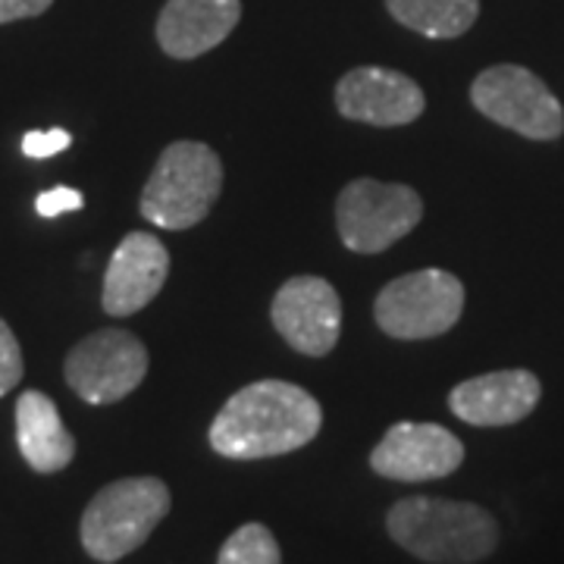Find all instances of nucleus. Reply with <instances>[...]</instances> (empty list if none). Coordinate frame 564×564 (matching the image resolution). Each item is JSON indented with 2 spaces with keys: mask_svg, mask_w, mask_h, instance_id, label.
<instances>
[{
  "mask_svg": "<svg viewBox=\"0 0 564 564\" xmlns=\"http://www.w3.org/2000/svg\"><path fill=\"white\" fill-rule=\"evenodd\" d=\"M321 402L295 383L261 380L239 389L210 423V448L232 462H261L299 452L317 440Z\"/></svg>",
  "mask_w": 564,
  "mask_h": 564,
  "instance_id": "f257e3e1",
  "label": "nucleus"
},
{
  "mask_svg": "<svg viewBox=\"0 0 564 564\" xmlns=\"http://www.w3.org/2000/svg\"><path fill=\"white\" fill-rule=\"evenodd\" d=\"M386 530L404 552L426 564H474L499 545L496 518L474 502L408 496L386 514Z\"/></svg>",
  "mask_w": 564,
  "mask_h": 564,
  "instance_id": "f03ea898",
  "label": "nucleus"
},
{
  "mask_svg": "<svg viewBox=\"0 0 564 564\" xmlns=\"http://www.w3.org/2000/svg\"><path fill=\"white\" fill-rule=\"evenodd\" d=\"M223 192V161L204 141L163 148L141 192V217L161 229H192L210 214Z\"/></svg>",
  "mask_w": 564,
  "mask_h": 564,
  "instance_id": "7ed1b4c3",
  "label": "nucleus"
},
{
  "mask_svg": "<svg viewBox=\"0 0 564 564\" xmlns=\"http://www.w3.org/2000/svg\"><path fill=\"white\" fill-rule=\"evenodd\" d=\"M170 511V489L158 477H126L107 484L82 514V545L101 564L135 552Z\"/></svg>",
  "mask_w": 564,
  "mask_h": 564,
  "instance_id": "20e7f679",
  "label": "nucleus"
},
{
  "mask_svg": "<svg viewBox=\"0 0 564 564\" xmlns=\"http://www.w3.org/2000/svg\"><path fill=\"white\" fill-rule=\"evenodd\" d=\"M423 220V198L402 182L355 180L336 202V226L348 251L380 254Z\"/></svg>",
  "mask_w": 564,
  "mask_h": 564,
  "instance_id": "39448f33",
  "label": "nucleus"
},
{
  "mask_svg": "<svg viewBox=\"0 0 564 564\" xmlns=\"http://www.w3.org/2000/svg\"><path fill=\"white\" fill-rule=\"evenodd\" d=\"M464 311V285L445 270H414L386 282L373 302V317L392 339H436Z\"/></svg>",
  "mask_w": 564,
  "mask_h": 564,
  "instance_id": "423d86ee",
  "label": "nucleus"
},
{
  "mask_svg": "<svg viewBox=\"0 0 564 564\" xmlns=\"http://www.w3.org/2000/svg\"><path fill=\"white\" fill-rule=\"evenodd\" d=\"M470 101L486 120L533 141H555L564 132V110L536 73L514 63L484 69L470 85Z\"/></svg>",
  "mask_w": 564,
  "mask_h": 564,
  "instance_id": "0eeeda50",
  "label": "nucleus"
},
{
  "mask_svg": "<svg viewBox=\"0 0 564 564\" xmlns=\"http://www.w3.org/2000/svg\"><path fill=\"white\" fill-rule=\"evenodd\" d=\"M63 373L82 402L113 404L148 377V348L126 329H98L66 355Z\"/></svg>",
  "mask_w": 564,
  "mask_h": 564,
  "instance_id": "6e6552de",
  "label": "nucleus"
},
{
  "mask_svg": "<svg viewBox=\"0 0 564 564\" xmlns=\"http://www.w3.org/2000/svg\"><path fill=\"white\" fill-rule=\"evenodd\" d=\"M273 326L285 343L307 358L329 355L343 333V299L323 276L282 282L270 307Z\"/></svg>",
  "mask_w": 564,
  "mask_h": 564,
  "instance_id": "1a4fd4ad",
  "label": "nucleus"
},
{
  "mask_svg": "<svg viewBox=\"0 0 564 564\" xmlns=\"http://www.w3.org/2000/svg\"><path fill=\"white\" fill-rule=\"evenodd\" d=\"M462 462L464 443L440 423H395L370 452V467L399 484L443 480L455 474Z\"/></svg>",
  "mask_w": 564,
  "mask_h": 564,
  "instance_id": "9d476101",
  "label": "nucleus"
},
{
  "mask_svg": "<svg viewBox=\"0 0 564 564\" xmlns=\"http://www.w3.org/2000/svg\"><path fill=\"white\" fill-rule=\"evenodd\" d=\"M336 107L345 120L370 126H408L423 113V88L386 66H358L336 85Z\"/></svg>",
  "mask_w": 564,
  "mask_h": 564,
  "instance_id": "9b49d317",
  "label": "nucleus"
},
{
  "mask_svg": "<svg viewBox=\"0 0 564 564\" xmlns=\"http://www.w3.org/2000/svg\"><path fill=\"white\" fill-rule=\"evenodd\" d=\"M170 276V251L154 232H129L104 273L101 304L110 317H129L158 299Z\"/></svg>",
  "mask_w": 564,
  "mask_h": 564,
  "instance_id": "f8f14e48",
  "label": "nucleus"
},
{
  "mask_svg": "<svg viewBox=\"0 0 564 564\" xmlns=\"http://www.w3.org/2000/svg\"><path fill=\"white\" fill-rule=\"evenodd\" d=\"M543 383L530 370H496L452 389L448 408L470 426H508L524 421L540 404Z\"/></svg>",
  "mask_w": 564,
  "mask_h": 564,
  "instance_id": "ddd939ff",
  "label": "nucleus"
},
{
  "mask_svg": "<svg viewBox=\"0 0 564 564\" xmlns=\"http://www.w3.org/2000/svg\"><path fill=\"white\" fill-rule=\"evenodd\" d=\"M242 0H166L158 17V44L176 61H195L232 35Z\"/></svg>",
  "mask_w": 564,
  "mask_h": 564,
  "instance_id": "4468645a",
  "label": "nucleus"
},
{
  "mask_svg": "<svg viewBox=\"0 0 564 564\" xmlns=\"http://www.w3.org/2000/svg\"><path fill=\"white\" fill-rule=\"evenodd\" d=\"M17 443L25 464L39 474H57L76 455V440L66 430L57 404L39 389L22 392L17 402Z\"/></svg>",
  "mask_w": 564,
  "mask_h": 564,
  "instance_id": "2eb2a0df",
  "label": "nucleus"
},
{
  "mask_svg": "<svg viewBox=\"0 0 564 564\" xmlns=\"http://www.w3.org/2000/svg\"><path fill=\"white\" fill-rule=\"evenodd\" d=\"M392 20L426 39H462L480 17V0H386Z\"/></svg>",
  "mask_w": 564,
  "mask_h": 564,
  "instance_id": "dca6fc26",
  "label": "nucleus"
},
{
  "mask_svg": "<svg viewBox=\"0 0 564 564\" xmlns=\"http://www.w3.org/2000/svg\"><path fill=\"white\" fill-rule=\"evenodd\" d=\"M217 564H282L280 543L263 524H242L220 549Z\"/></svg>",
  "mask_w": 564,
  "mask_h": 564,
  "instance_id": "f3484780",
  "label": "nucleus"
},
{
  "mask_svg": "<svg viewBox=\"0 0 564 564\" xmlns=\"http://www.w3.org/2000/svg\"><path fill=\"white\" fill-rule=\"evenodd\" d=\"M22 380V348L13 329L0 321V395H7Z\"/></svg>",
  "mask_w": 564,
  "mask_h": 564,
  "instance_id": "a211bd4d",
  "label": "nucleus"
},
{
  "mask_svg": "<svg viewBox=\"0 0 564 564\" xmlns=\"http://www.w3.org/2000/svg\"><path fill=\"white\" fill-rule=\"evenodd\" d=\"M73 135L66 129H47V132H25L22 139V154L25 158H35V161H44V158H54L69 148Z\"/></svg>",
  "mask_w": 564,
  "mask_h": 564,
  "instance_id": "6ab92c4d",
  "label": "nucleus"
},
{
  "mask_svg": "<svg viewBox=\"0 0 564 564\" xmlns=\"http://www.w3.org/2000/svg\"><path fill=\"white\" fill-rule=\"evenodd\" d=\"M82 204H85V198H82V192H76V188H66V185H57V188H51V192H44V195H39V202H35V207H39L41 217H61V214H69V210H79Z\"/></svg>",
  "mask_w": 564,
  "mask_h": 564,
  "instance_id": "aec40b11",
  "label": "nucleus"
},
{
  "mask_svg": "<svg viewBox=\"0 0 564 564\" xmlns=\"http://www.w3.org/2000/svg\"><path fill=\"white\" fill-rule=\"evenodd\" d=\"M54 0H0V25L3 22L29 20V17H41Z\"/></svg>",
  "mask_w": 564,
  "mask_h": 564,
  "instance_id": "412c9836",
  "label": "nucleus"
}]
</instances>
